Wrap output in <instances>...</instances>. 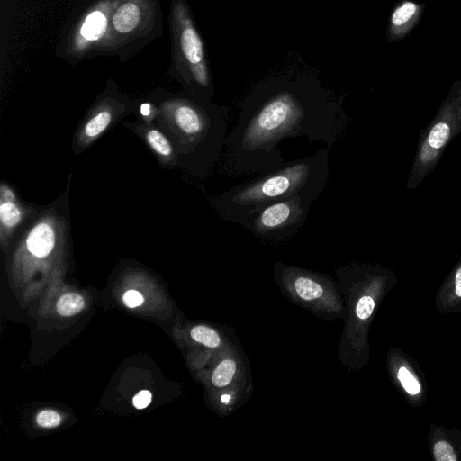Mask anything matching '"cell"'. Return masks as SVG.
Masks as SVG:
<instances>
[{
  "label": "cell",
  "mask_w": 461,
  "mask_h": 461,
  "mask_svg": "<svg viewBox=\"0 0 461 461\" xmlns=\"http://www.w3.org/2000/svg\"><path fill=\"white\" fill-rule=\"evenodd\" d=\"M168 25L171 41L168 73L191 95L211 101L214 88L206 50L186 0H170Z\"/></svg>",
  "instance_id": "4"
},
{
  "label": "cell",
  "mask_w": 461,
  "mask_h": 461,
  "mask_svg": "<svg viewBox=\"0 0 461 461\" xmlns=\"http://www.w3.org/2000/svg\"><path fill=\"white\" fill-rule=\"evenodd\" d=\"M145 140L152 150L165 159L171 160L174 149L167 137L158 129L149 127L145 131Z\"/></svg>",
  "instance_id": "11"
},
{
  "label": "cell",
  "mask_w": 461,
  "mask_h": 461,
  "mask_svg": "<svg viewBox=\"0 0 461 461\" xmlns=\"http://www.w3.org/2000/svg\"><path fill=\"white\" fill-rule=\"evenodd\" d=\"M191 338L208 348H217L221 343L218 333L204 325L194 327L190 331Z\"/></svg>",
  "instance_id": "14"
},
{
  "label": "cell",
  "mask_w": 461,
  "mask_h": 461,
  "mask_svg": "<svg viewBox=\"0 0 461 461\" xmlns=\"http://www.w3.org/2000/svg\"><path fill=\"white\" fill-rule=\"evenodd\" d=\"M25 214L26 211L18 202L14 191L7 185L2 184L0 187V236L3 243L11 238Z\"/></svg>",
  "instance_id": "10"
},
{
  "label": "cell",
  "mask_w": 461,
  "mask_h": 461,
  "mask_svg": "<svg viewBox=\"0 0 461 461\" xmlns=\"http://www.w3.org/2000/svg\"><path fill=\"white\" fill-rule=\"evenodd\" d=\"M375 308V302L370 296H363L359 299L356 313L359 319L365 320L370 317Z\"/></svg>",
  "instance_id": "19"
},
{
  "label": "cell",
  "mask_w": 461,
  "mask_h": 461,
  "mask_svg": "<svg viewBox=\"0 0 461 461\" xmlns=\"http://www.w3.org/2000/svg\"><path fill=\"white\" fill-rule=\"evenodd\" d=\"M159 0H120L112 16L104 57L116 56L122 63L163 35Z\"/></svg>",
  "instance_id": "6"
},
{
  "label": "cell",
  "mask_w": 461,
  "mask_h": 461,
  "mask_svg": "<svg viewBox=\"0 0 461 461\" xmlns=\"http://www.w3.org/2000/svg\"><path fill=\"white\" fill-rule=\"evenodd\" d=\"M312 203L299 196L277 201L252 214L242 226L258 238L285 240L304 224Z\"/></svg>",
  "instance_id": "8"
},
{
  "label": "cell",
  "mask_w": 461,
  "mask_h": 461,
  "mask_svg": "<svg viewBox=\"0 0 461 461\" xmlns=\"http://www.w3.org/2000/svg\"><path fill=\"white\" fill-rule=\"evenodd\" d=\"M140 113L146 120H150L156 114L157 111L151 103H143L140 107Z\"/></svg>",
  "instance_id": "22"
},
{
  "label": "cell",
  "mask_w": 461,
  "mask_h": 461,
  "mask_svg": "<svg viewBox=\"0 0 461 461\" xmlns=\"http://www.w3.org/2000/svg\"><path fill=\"white\" fill-rule=\"evenodd\" d=\"M417 5L412 2H405L400 7L396 8L392 15V23L395 26H400L408 22L415 14Z\"/></svg>",
  "instance_id": "15"
},
{
  "label": "cell",
  "mask_w": 461,
  "mask_h": 461,
  "mask_svg": "<svg viewBox=\"0 0 461 461\" xmlns=\"http://www.w3.org/2000/svg\"><path fill=\"white\" fill-rule=\"evenodd\" d=\"M59 414L52 410H44L36 416V421L39 426L43 428H55L60 423Z\"/></svg>",
  "instance_id": "17"
},
{
  "label": "cell",
  "mask_w": 461,
  "mask_h": 461,
  "mask_svg": "<svg viewBox=\"0 0 461 461\" xmlns=\"http://www.w3.org/2000/svg\"><path fill=\"white\" fill-rule=\"evenodd\" d=\"M434 456L437 461H456L453 447L446 441H438L434 446Z\"/></svg>",
  "instance_id": "18"
},
{
  "label": "cell",
  "mask_w": 461,
  "mask_h": 461,
  "mask_svg": "<svg viewBox=\"0 0 461 461\" xmlns=\"http://www.w3.org/2000/svg\"><path fill=\"white\" fill-rule=\"evenodd\" d=\"M347 116L340 103L306 79L260 84L244 99L225 140L221 167L229 175L260 174L285 164V139L306 137L329 149L341 137Z\"/></svg>",
  "instance_id": "1"
},
{
  "label": "cell",
  "mask_w": 461,
  "mask_h": 461,
  "mask_svg": "<svg viewBox=\"0 0 461 461\" xmlns=\"http://www.w3.org/2000/svg\"><path fill=\"white\" fill-rule=\"evenodd\" d=\"M460 128L461 105L456 102L447 103L421 135L408 180L409 188L417 186L434 169L447 143Z\"/></svg>",
  "instance_id": "7"
},
{
  "label": "cell",
  "mask_w": 461,
  "mask_h": 461,
  "mask_svg": "<svg viewBox=\"0 0 461 461\" xmlns=\"http://www.w3.org/2000/svg\"><path fill=\"white\" fill-rule=\"evenodd\" d=\"M236 362L231 358L223 359L212 372L211 381L216 387L228 385L234 377Z\"/></svg>",
  "instance_id": "12"
},
{
  "label": "cell",
  "mask_w": 461,
  "mask_h": 461,
  "mask_svg": "<svg viewBox=\"0 0 461 461\" xmlns=\"http://www.w3.org/2000/svg\"><path fill=\"white\" fill-rule=\"evenodd\" d=\"M120 0H84L62 28L56 55L70 65L103 56Z\"/></svg>",
  "instance_id": "5"
},
{
  "label": "cell",
  "mask_w": 461,
  "mask_h": 461,
  "mask_svg": "<svg viewBox=\"0 0 461 461\" xmlns=\"http://www.w3.org/2000/svg\"><path fill=\"white\" fill-rule=\"evenodd\" d=\"M398 378L410 394H417L420 392V385L419 382L405 367L402 366L399 369Z\"/></svg>",
  "instance_id": "16"
},
{
  "label": "cell",
  "mask_w": 461,
  "mask_h": 461,
  "mask_svg": "<svg viewBox=\"0 0 461 461\" xmlns=\"http://www.w3.org/2000/svg\"><path fill=\"white\" fill-rule=\"evenodd\" d=\"M222 403H229L230 401V396L229 394H223L221 398Z\"/></svg>",
  "instance_id": "24"
},
{
  "label": "cell",
  "mask_w": 461,
  "mask_h": 461,
  "mask_svg": "<svg viewBox=\"0 0 461 461\" xmlns=\"http://www.w3.org/2000/svg\"><path fill=\"white\" fill-rule=\"evenodd\" d=\"M152 395L149 391L142 390L139 392L132 400V403L137 409H144L151 402Z\"/></svg>",
  "instance_id": "21"
},
{
  "label": "cell",
  "mask_w": 461,
  "mask_h": 461,
  "mask_svg": "<svg viewBox=\"0 0 461 461\" xmlns=\"http://www.w3.org/2000/svg\"><path fill=\"white\" fill-rule=\"evenodd\" d=\"M455 285L456 295L461 296V267L456 272Z\"/></svg>",
  "instance_id": "23"
},
{
  "label": "cell",
  "mask_w": 461,
  "mask_h": 461,
  "mask_svg": "<svg viewBox=\"0 0 461 461\" xmlns=\"http://www.w3.org/2000/svg\"><path fill=\"white\" fill-rule=\"evenodd\" d=\"M329 171V149H320L224 191L213 197V205L223 220L242 225L277 201L299 196L314 203L328 184Z\"/></svg>",
  "instance_id": "2"
},
{
  "label": "cell",
  "mask_w": 461,
  "mask_h": 461,
  "mask_svg": "<svg viewBox=\"0 0 461 461\" xmlns=\"http://www.w3.org/2000/svg\"><path fill=\"white\" fill-rule=\"evenodd\" d=\"M162 109L181 142L210 169L224 149L229 109L193 95L169 98Z\"/></svg>",
  "instance_id": "3"
},
{
  "label": "cell",
  "mask_w": 461,
  "mask_h": 461,
  "mask_svg": "<svg viewBox=\"0 0 461 461\" xmlns=\"http://www.w3.org/2000/svg\"><path fill=\"white\" fill-rule=\"evenodd\" d=\"M123 303L129 308H134L143 303V296L136 290H128L122 295Z\"/></svg>",
  "instance_id": "20"
},
{
  "label": "cell",
  "mask_w": 461,
  "mask_h": 461,
  "mask_svg": "<svg viewBox=\"0 0 461 461\" xmlns=\"http://www.w3.org/2000/svg\"><path fill=\"white\" fill-rule=\"evenodd\" d=\"M83 297L75 293H68L62 295L57 303V311L61 316H73L78 313L84 307Z\"/></svg>",
  "instance_id": "13"
},
{
  "label": "cell",
  "mask_w": 461,
  "mask_h": 461,
  "mask_svg": "<svg viewBox=\"0 0 461 461\" xmlns=\"http://www.w3.org/2000/svg\"><path fill=\"white\" fill-rule=\"evenodd\" d=\"M119 105L111 98H104L98 104L78 133L80 146L89 145L110 126Z\"/></svg>",
  "instance_id": "9"
}]
</instances>
